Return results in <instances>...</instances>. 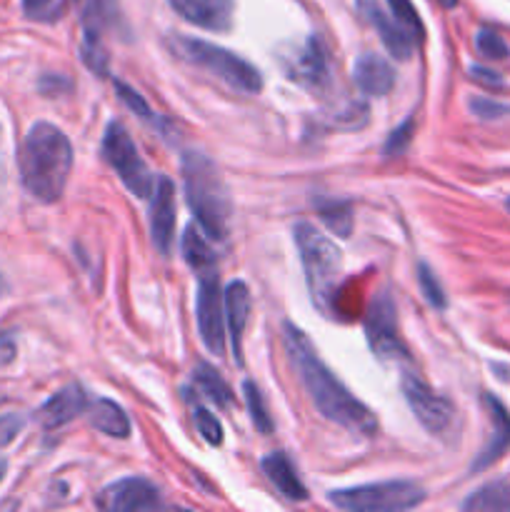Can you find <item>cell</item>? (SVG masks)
<instances>
[{"instance_id": "34", "label": "cell", "mask_w": 510, "mask_h": 512, "mask_svg": "<svg viewBox=\"0 0 510 512\" xmlns=\"http://www.w3.org/2000/svg\"><path fill=\"white\" fill-rule=\"evenodd\" d=\"M470 110H473L478 118H488V120L500 118V115L510 113L508 105L495 103V100H490V98H473V100H470Z\"/></svg>"}, {"instance_id": "20", "label": "cell", "mask_w": 510, "mask_h": 512, "mask_svg": "<svg viewBox=\"0 0 510 512\" xmlns=\"http://www.w3.org/2000/svg\"><path fill=\"white\" fill-rule=\"evenodd\" d=\"M263 473L283 498L293 500V503H305V500H308V490L300 483L293 463H290L283 453H270L268 458L263 460Z\"/></svg>"}, {"instance_id": "40", "label": "cell", "mask_w": 510, "mask_h": 512, "mask_svg": "<svg viewBox=\"0 0 510 512\" xmlns=\"http://www.w3.org/2000/svg\"><path fill=\"white\" fill-rule=\"evenodd\" d=\"M505 208H508V210H510V198H508V203H505Z\"/></svg>"}, {"instance_id": "1", "label": "cell", "mask_w": 510, "mask_h": 512, "mask_svg": "<svg viewBox=\"0 0 510 512\" xmlns=\"http://www.w3.org/2000/svg\"><path fill=\"white\" fill-rule=\"evenodd\" d=\"M283 330L290 365H293V370L298 373L300 383H303L305 393L310 395V400H313V405L318 408V413L323 415V418H328L330 423L350 430V433L365 435V438L375 435V430H378V418L373 415V410L365 403H360V400L340 383L338 375L320 360L318 350L313 348L308 335L300 328H295L293 323H285Z\"/></svg>"}, {"instance_id": "5", "label": "cell", "mask_w": 510, "mask_h": 512, "mask_svg": "<svg viewBox=\"0 0 510 512\" xmlns=\"http://www.w3.org/2000/svg\"><path fill=\"white\" fill-rule=\"evenodd\" d=\"M173 48L180 58L213 73L228 88L240 90V93H260V88H263V78H260L258 68H253L248 60L220 48V45L198 38H175Z\"/></svg>"}, {"instance_id": "17", "label": "cell", "mask_w": 510, "mask_h": 512, "mask_svg": "<svg viewBox=\"0 0 510 512\" xmlns=\"http://www.w3.org/2000/svg\"><path fill=\"white\" fill-rule=\"evenodd\" d=\"M295 80L308 85L310 90H325L330 85V63L328 53H325L323 43L318 38H310L305 48L300 50L298 58L293 60L290 68Z\"/></svg>"}, {"instance_id": "18", "label": "cell", "mask_w": 510, "mask_h": 512, "mask_svg": "<svg viewBox=\"0 0 510 512\" xmlns=\"http://www.w3.org/2000/svg\"><path fill=\"white\" fill-rule=\"evenodd\" d=\"M483 403L488 408L490 423H493V438L485 445V450L480 453V458L473 463V470H483L488 465H493L495 460L503 458L505 450L510 448V413L503 403H500L495 395H483Z\"/></svg>"}, {"instance_id": "2", "label": "cell", "mask_w": 510, "mask_h": 512, "mask_svg": "<svg viewBox=\"0 0 510 512\" xmlns=\"http://www.w3.org/2000/svg\"><path fill=\"white\" fill-rule=\"evenodd\" d=\"M18 168L23 188L40 203H55L73 170V148L58 125L35 123L20 145Z\"/></svg>"}, {"instance_id": "3", "label": "cell", "mask_w": 510, "mask_h": 512, "mask_svg": "<svg viewBox=\"0 0 510 512\" xmlns=\"http://www.w3.org/2000/svg\"><path fill=\"white\" fill-rule=\"evenodd\" d=\"M180 168H183L185 200H188L198 225L208 238L225 240L230 225H233V200H230L228 185H225L218 165L198 150H190L183 155Z\"/></svg>"}, {"instance_id": "27", "label": "cell", "mask_w": 510, "mask_h": 512, "mask_svg": "<svg viewBox=\"0 0 510 512\" xmlns=\"http://www.w3.org/2000/svg\"><path fill=\"white\" fill-rule=\"evenodd\" d=\"M390 15L395 18V23L405 30V33L413 38V43H423L425 40V25L420 20L418 10H415L413 0H388Z\"/></svg>"}, {"instance_id": "37", "label": "cell", "mask_w": 510, "mask_h": 512, "mask_svg": "<svg viewBox=\"0 0 510 512\" xmlns=\"http://www.w3.org/2000/svg\"><path fill=\"white\" fill-rule=\"evenodd\" d=\"M55 0H23V10L28 18H45L53 10Z\"/></svg>"}, {"instance_id": "19", "label": "cell", "mask_w": 510, "mask_h": 512, "mask_svg": "<svg viewBox=\"0 0 510 512\" xmlns=\"http://www.w3.org/2000/svg\"><path fill=\"white\" fill-rule=\"evenodd\" d=\"M248 315H250V293L248 285L243 280H235V283L228 285L225 290V318H228V330H230V340H233V350H235V360L238 365H243V333L245 325H248Z\"/></svg>"}, {"instance_id": "38", "label": "cell", "mask_w": 510, "mask_h": 512, "mask_svg": "<svg viewBox=\"0 0 510 512\" xmlns=\"http://www.w3.org/2000/svg\"><path fill=\"white\" fill-rule=\"evenodd\" d=\"M440 5H443V8H455V5H458V0H440Z\"/></svg>"}, {"instance_id": "13", "label": "cell", "mask_w": 510, "mask_h": 512, "mask_svg": "<svg viewBox=\"0 0 510 512\" xmlns=\"http://www.w3.org/2000/svg\"><path fill=\"white\" fill-rule=\"evenodd\" d=\"M168 5L195 28L210 33H228L233 28V0H168Z\"/></svg>"}, {"instance_id": "8", "label": "cell", "mask_w": 510, "mask_h": 512, "mask_svg": "<svg viewBox=\"0 0 510 512\" xmlns=\"http://www.w3.org/2000/svg\"><path fill=\"white\" fill-rule=\"evenodd\" d=\"M195 315H198V330L205 348L215 355H223L225 350V303L220 295L218 273L205 270L198 275V303H195Z\"/></svg>"}, {"instance_id": "30", "label": "cell", "mask_w": 510, "mask_h": 512, "mask_svg": "<svg viewBox=\"0 0 510 512\" xmlns=\"http://www.w3.org/2000/svg\"><path fill=\"white\" fill-rule=\"evenodd\" d=\"M418 283H420V290H423L425 300H428L435 310L448 308V298H445L443 285H440V280L435 278V273L430 270L428 263L418 265Z\"/></svg>"}, {"instance_id": "12", "label": "cell", "mask_w": 510, "mask_h": 512, "mask_svg": "<svg viewBox=\"0 0 510 512\" xmlns=\"http://www.w3.org/2000/svg\"><path fill=\"white\" fill-rule=\"evenodd\" d=\"M175 233V185L173 180L160 175L153 188V205H150V238L160 255H168L173 248Z\"/></svg>"}, {"instance_id": "4", "label": "cell", "mask_w": 510, "mask_h": 512, "mask_svg": "<svg viewBox=\"0 0 510 512\" xmlns=\"http://www.w3.org/2000/svg\"><path fill=\"white\" fill-rule=\"evenodd\" d=\"M293 240L298 245L310 298L323 313H330L335 290L343 280V253L328 235L310 223H295Z\"/></svg>"}, {"instance_id": "6", "label": "cell", "mask_w": 510, "mask_h": 512, "mask_svg": "<svg viewBox=\"0 0 510 512\" xmlns=\"http://www.w3.org/2000/svg\"><path fill=\"white\" fill-rule=\"evenodd\" d=\"M425 500L423 485L413 480L355 485L328 493V503L348 512H400L418 508Z\"/></svg>"}, {"instance_id": "15", "label": "cell", "mask_w": 510, "mask_h": 512, "mask_svg": "<svg viewBox=\"0 0 510 512\" xmlns=\"http://www.w3.org/2000/svg\"><path fill=\"white\" fill-rule=\"evenodd\" d=\"M358 10L375 30H378L380 40L388 48V53L398 60H408L410 53H413V38L395 23L393 15L385 13L375 0H358Z\"/></svg>"}, {"instance_id": "24", "label": "cell", "mask_w": 510, "mask_h": 512, "mask_svg": "<svg viewBox=\"0 0 510 512\" xmlns=\"http://www.w3.org/2000/svg\"><path fill=\"white\" fill-rule=\"evenodd\" d=\"M463 510L473 512H510V483H488L475 490L463 503Z\"/></svg>"}, {"instance_id": "21", "label": "cell", "mask_w": 510, "mask_h": 512, "mask_svg": "<svg viewBox=\"0 0 510 512\" xmlns=\"http://www.w3.org/2000/svg\"><path fill=\"white\" fill-rule=\"evenodd\" d=\"M83 40H103L105 30L115 28L120 20L118 0H78Z\"/></svg>"}, {"instance_id": "36", "label": "cell", "mask_w": 510, "mask_h": 512, "mask_svg": "<svg viewBox=\"0 0 510 512\" xmlns=\"http://www.w3.org/2000/svg\"><path fill=\"white\" fill-rule=\"evenodd\" d=\"M470 78H473L475 83L485 85V88H503V78H500L498 73H493V70L480 68V65H473V68H470Z\"/></svg>"}, {"instance_id": "11", "label": "cell", "mask_w": 510, "mask_h": 512, "mask_svg": "<svg viewBox=\"0 0 510 512\" xmlns=\"http://www.w3.org/2000/svg\"><path fill=\"white\" fill-rule=\"evenodd\" d=\"M98 508L110 512H138L163 508L158 488L145 478H123L98 495Z\"/></svg>"}, {"instance_id": "29", "label": "cell", "mask_w": 510, "mask_h": 512, "mask_svg": "<svg viewBox=\"0 0 510 512\" xmlns=\"http://www.w3.org/2000/svg\"><path fill=\"white\" fill-rule=\"evenodd\" d=\"M190 410H193L195 428H198V433L203 435L205 443L213 445V448L223 445V425H220V420L215 418V415L210 413V410H205L200 403L190 405Z\"/></svg>"}, {"instance_id": "25", "label": "cell", "mask_w": 510, "mask_h": 512, "mask_svg": "<svg viewBox=\"0 0 510 512\" xmlns=\"http://www.w3.org/2000/svg\"><path fill=\"white\" fill-rule=\"evenodd\" d=\"M193 383L198 385L200 393L208 395V398L213 400L218 408H223V410L233 408V393H230L228 383H225L223 375H220L213 365H208V363L195 365Z\"/></svg>"}, {"instance_id": "23", "label": "cell", "mask_w": 510, "mask_h": 512, "mask_svg": "<svg viewBox=\"0 0 510 512\" xmlns=\"http://www.w3.org/2000/svg\"><path fill=\"white\" fill-rule=\"evenodd\" d=\"M180 250H183V258L195 273H205V270H215V253L213 248L205 240L203 228H195V225H188L183 233V240H180Z\"/></svg>"}, {"instance_id": "7", "label": "cell", "mask_w": 510, "mask_h": 512, "mask_svg": "<svg viewBox=\"0 0 510 512\" xmlns=\"http://www.w3.org/2000/svg\"><path fill=\"white\" fill-rule=\"evenodd\" d=\"M103 158L108 160V165L118 173L120 183H123L130 193L138 195V198H148V195L153 193V173L148 170L145 160L140 158L130 133L123 128V123H118V120H113V123L105 128Z\"/></svg>"}, {"instance_id": "22", "label": "cell", "mask_w": 510, "mask_h": 512, "mask_svg": "<svg viewBox=\"0 0 510 512\" xmlns=\"http://www.w3.org/2000/svg\"><path fill=\"white\" fill-rule=\"evenodd\" d=\"M90 425L110 438L125 440L130 435V420L115 400L100 398L90 405Z\"/></svg>"}, {"instance_id": "35", "label": "cell", "mask_w": 510, "mask_h": 512, "mask_svg": "<svg viewBox=\"0 0 510 512\" xmlns=\"http://www.w3.org/2000/svg\"><path fill=\"white\" fill-rule=\"evenodd\" d=\"M23 423L25 420L20 415H3L0 418V448H5V445H10L18 438V433L23 430Z\"/></svg>"}, {"instance_id": "32", "label": "cell", "mask_w": 510, "mask_h": 512, "mask_svg": "<svg viewBox=\"0 0 510 512\" xmlns=\"http://www.w3.org/2000/svg\"><path fill=\"white\" fill-rule=\"evenodd\" d=\"M113 85H115V90H118L120 100H123V103L128 105V108L133 110V113H138L140 118H145V120L153 118V110H150V105L145 103L143 95L135 93V90L130 88V85L123 83V80H113Z\"/></svg>"}, {"instance_id": "10", "label": "cell", "mask_w": 510, "mask_h": 512, "mask_svg": "<svg viewBox=\"0 0 510 512\" xmlns=\"http://www.w3.org/2000/svg\"><path fill=\"white\" fill-rule=\"evenodd\" d=\"M400 388H403L405 400H408L410 410L415 413L418 423L423 425L428 433H443L445 428L453 420V405L443 398V395L435 393L423 378H418L415 373H403L400 380Z\"/></svg>"}, {"instance_id": "28", "label": "cell", "mask_w": 510, "mask_h": 512, "mask_svg": "<svg viewBox=\"0 0 510 512\" xmlns=\"http://www.w3.org/2000/svg\"><path fill=\"white\" fill-rule=\"evenodd\" d=\"M243 393H245V403H248L250 418H253L255 430L263 435H268L270 430H273V420H270L268 408H265V400H263V395H260L258 385H255L253 380H245Z\"/></svg>"}, {"instance_id": "33", "label": "cell", "mask_w": 510, "mask_h": 512, "mask_svg": "<svg viewBox=\"0 0 510 512\" xmlns=\"http://www.w3.org/2000/svg\"><path fill=\"white\" fill-rule=\"evenodd\" d=\"M410 138H413V118L405 120L400 128H395L390 133L388 143H385V155H400L410 145Z\"/></svg>"}, {"instance_id": "39", "label": "cell", "mask_w": 510, "mask_h": 512, "mask_svg": "<svg viewBox=\"0 0 510 512\" xmlns=\"http://www.w3.org/2000/svg\"><path fill=\"white\" fill-rule=\"evenodd\" d=\"M3 478H5V463L0 460V483H3Z\"/></svg>"}, {"instance_id": "9", "label": "cell", "mask_w": 510, "mask_h": 512, "mask_svg": "<svg viewBox=\"0 0 510 512\" xmlns=\"http://www.w3.org/2000/svg\"><path fill=\"white\" fill-rule=\"evenodd\" d=\"M365 335H368L370 350L380 360H403L408 358L403 340L398 333V318H395V303L388 293L375 295L365 315Z\"/></svg>"}, {"instance_id": "14", "label": "cell", "mask_w": 510, "mask_h": 512, "mask_svg": "<svg viewBox=\"0 0 510 512\" xmlns=\"http://www.w3.org/2000/svg\"><path fill=\"white\" fill-rule=\"evenodd\" d=\"M85 408H88V395H85L83 385L73 383L58 390L50 400H45L38 413H35V418L45 430H58L68 425L70 420L78 418L80 413H85Z\"/></svg>"}, {"instance_id": "26", "label": "cell", "mask_w": 510, "mask_h": 512, "mask_svg": "<svg viewBox=\"0 0 510 512\" xmlns=\"http://www.w3.org/2000/svg\"><path fill=\"white\" fill-rule=\"evenodd\" d=\"M315 210H318L320 220L333 230L335 235H343L348 238L350 230H353V208H350L345 200L335 198H315L313 200Z\"/></svg>"}, {"instance_id": "16", "label": "cell", "mask_w": 510, "mask_h": 512, "mask_svg": "<svg viewBox=\"0 0 510 512\" xmlns=\"http://www.w3.org/2000/svg\"><path fill=\"white\" fill-rule=\"evenodd\" d=\"M353 80L360 88V93L383 98V95H388L393 90L395 70L383 55L363 53L353 63Z\"/></svg>"}, {"instance_id": "31", "label": "cell", "mask_w": 510, "mask_h": 512, "mask_svg": "<svg viewBox=\"0 0 510 512\" xmlns=\"http://www.w3.org/2000/svg\"><path fill=\"white\" fill-rule=\"evenodd\" d=\"M475 48L483 58L488 60H505L510 55L508 43L500 38V33H495L493 28H480L475 35Z\"/></svg>"}]
</instances>
